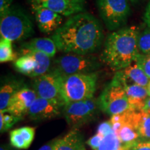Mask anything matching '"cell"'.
I'll return each instance as SVG.
<instances>
[{
    "mask_svg": "<svg viewBox=\"0 0 150 150\" xmlns=\"http://www.w3.org/2000/svg\"><path fill=\"white\" fill-rule=\"evenodd\" d=\"M37 98L34 90L24 86L11 99L6 112L22 118L28 115L30 108Z\"/></svg>",
    "mask_w": 150,
    "mask_h": 150,
    "instance_id": "13",
    "label": "cell"
},
{
    "mask_svg": "<svg viewBox=\"0 0 150 150\" xmlns=\"http://www.w3.org/2000/svg\"><path fill=\"white\" fill-rule=\"evenodd\" d=\"M33 89L38 97L56 101L65 105L61 91V76L52 71L35 78Z\"/></svg>",
    "mask_w": 150,
    "mask_h": 150,
    "instance_id": "10",
    "label": "cell"
},
{
    "mask_svg": "<svg viewBox=\"0 0 150 150\" xmlns=\"http://www.w3.org/2000/svg\"><path fill=\"white\" fill-rule=\"evenodd\" d=\"M22 119V117L11 115L8 112L5 114V112L0 111V132L1 134L8 131Z\"/></svg>",
    "mask_w": 150,
    "mask_h": 150,
    "instance_id": "27",
    "label": "cell"
},
{
    "mask_svg": "<svg viewBox=\"0 0 150 150\" xmlns=\"http://www.w3.org/2000/svg\"><path fill=\"white\" fill-rule=\"evenodd\" d=\"M59 138H54V139L50 140L44 145H42L40 148H39L38 150H54V147H55L56 142L59 140Z\"/></svg>",
    "mask_w": 150,
    "mask_h": 150,
    "instance_id": "32",
    "label": "cell"
},
{
    "mask_svg": "<svg viewBox=\"0 0 150 150\" xmlns=\"http://www.w3.org/2000/svg\"><path fill=\"white\" fill-rule=\"evenodd\" d=\"M85 142L79 129H72L56 142L54 150H86Z\"/></svg>",
    "mask_w": 150,
    "mask_h": 150,
    "instance_id": "19",
    "label": "cell"
},
{
    "mask_svg": "<svg viewBox=\"0 0 150 150\" xmlns=\"http://www.w3.org/2000/svg\"><path fill=\"white\" fill-rule=\"evenodd\" d=\"M147 89L148 95H149V97H150V80H149V83H148V85L147 86Z\"/></svg>",
    "mask_w": 150,
    "mask_h": 150,
    "instance_id": "37",
    "label": "cell"
},
{
    "mask_svg": "<svg viewBox=\"0 0 150 150\" xmlns=\"http://www.w3.org/2000/svg\"><path fill=\"white\" fill-rule=\"evenodd\" d=\"M128 1L96 0L99 16L108 30L117 31L126 24L131 13Z\"/></svg>",
    "mask_w": 150,
    "mask_h": 150,
    "instance_id": "9",
    "label": "cell"
},
{
    "mask_svg": "<svg viewBox=\"0 0 150 150\" xmlns=\"http://www.w3.org/2000/svg\"><path fill=\"white\" fill-rule=\"evenodd\" d=\"M104 38L100 22L87 12L69 18L53 33L52 39L59 51L65 54L88 55L97 51Z\"/></svg>",
    "mask_w": 150,
    "mask_h": 150,
    "instance_id": "1",
    "label": "cell"
},
{
    "mask_svg": "<svg viewBox=\"0 0 150 150\" xmlns=\"http://www.w3.org/2000/svg\"><path fill=\"white\" fill-rule=\"evenodd\" d=\"M116 76L122 82L134 83L147 88L150 79L136 62L129 67L116 72Z\"/></svg>",
    "mask_w": 150,
    "mask_h": 150,
    "instance_id": "17",
    "label": "cell"
},
{
    "mask_svg": "<svg viewBox=\"0 0 150 150\" xmlns=\"http://www.w3.org/2000/svg\"><path fill=\"white\" fill-rule=\"evenodd\" d=\"M13 0H0V14L12 6Z\"/></svg>",
    "mask_w": 150,
    "mask_h": 150,
    "instance_id": "33",
    "label": "cell"
},
{
    "mask_svg": "<svg viewBox=\"0 0 150 150\" xmlns=\"http://www.w3.org/2000/svg\"><path fill=\"white\" fill-rule=\"evenodd\" d=\"M20 55H29L35 60L36 63V68L31 76V77L36 78L48 72H50L52 67L51 65V57L46 55L42 52L33 51V50L22 49L20 52Z\"/></svg>",
    "mask_w": 150,
    "mask_h": 150,
    "instance_id": "21",
    "label": "cell"
},
{
    "mask_svg": "<svg viewBox=\"0 0 150 150\" xmlns=\"http://www.w3.org/2000/svg\"><path fill=\"white\" fill-rule=\"evenodd\" d=\"M138 133L140 140L147 141L150 140V115L142 110L138 125Z\"/></svg>",
    "mask_w": 150,
    "mask_h": 150,
    "instance_id": "25",
    "label": "cell"
},
{
    "mask_svg": "<svg viewBox=\"0 0 150 150\" xmlns=\"http://www.w3.org/2000/svg\"><path fill=\"white\" fill-rule=\"evenodd\" d=\"M139 33V29L132 26L110 33L104 41L101 61L117 72L136 62L140 54L138 48Z\"/></svg>",
    "mask_w": 150,
    "mask_h": 150,
    "instance_id": "2",
    "label": "cell"
},
{
    "mask_svg": "<svg viewBox=\"0 0 150 150\" xmlns=\"http://www.w3.org/2000/svg\"><path fill=\"white\" fill-rule=\"evenodd\" d=\"M112 131L113 130H112L111 124H110V121H105L99 124L98 127H97V133L100 134L103 136H106V135L110 134Z\"/></svg>",
    "mask_w": 150,
    "mask_h": 150,
    "instance_id": "30",
    "label": "cell"
},
{
    "mask_svg": "<svg viewBox=\"0 0 150 150\" xmlns=\"http://www.w3.org/2000/svg\"><path fill=\"white\" fill-rule=\"evenodd\" d=\"M12 146L6 145V144H2L0 147V150H13L12 149Z\"/></svg>",
    "mask_w": 150,
    "mask_h": 150,
    "instance_id": "36",
    "label": "cell"
},
{
    "mask_svg": "<svg viewBox=\"0 0 150 150\" xmlns=\"http://www.w3.org/2000/svg\"><path fill=\"white\" fill-rule=\"evenodd\" d=\"M64 106L56 101L38 97L30 108L28 115L34 121L50 120L61 115Z\"/></svg>",
    "mask_w": 150,
    "mask_h": 150,
    "instance_id": "12",
    "label": "cell"
},
{
    "mask_svg": "<svg viewBox=\"0 0 150 150\" xmlns=\"http://www.w3.org/2000/svg\"><path fill=\"white\" fill-rule=\"evenodd\" d=\"M97 81V72L61 76L62 95L65 104L93 98Z\"/></svg>",
    "mask_w": 150,
    "mask_h": 150,
    "instance_id": "4",
    "label": "cell"
},
{
    "mask_svg": "<svg viewBox=\"0 0 150 150\" xmlns=\"http://www.w3.org/2000/svg\"><path fill=\"white\" fill-rule=\"evenodd\" d=\"M22 49L33 50L45 54L50 57L53 58L57 52V47L52 38H35L24 42Z\"/></svg>",
    "mask_w": 150,
    "mask_h": 150,
    "instance_id": "20",
    "label": "cell"
},
{
    "mask_svg": "<svg viewBox=\"0 0 150 150\" xmlns=\"http://www.w3.org/2000/svg\"><path fill=\"white\" fill-rule=\"evenodd\" d=\"M98 101L101 110L110 117L132 110L122 83L116 75L105 86Z\"/></svg>",
    "mask_w": 150,
    "mask_h": 150,
    "instance_id": "6",
    "label": "cell"
},
{
    "mask_svg": "<svg viewBox=\"0 0 150 150\" xmlns=\"http://www.w3.org/2000/svg\"><path fill=\"white\" fill-rule=\"evenodd\" d=\"M143 20L146 25L148 27H150V0L148 2L147 6H146L145 11L144 13L143 16Z\"/></svg>",
    "mask_w": 150,
    "mask_h": 150,
    "instance_id": "34",
    "label": "cell"
},
{
    "mask_svg": "<svg viewBox=\"0 0 150 150\" xmlns=\"http://www.w3.org/2000/svg\"><path fill=\"white\" fill-rule=\"evenodd\" d=\"M104 138V136H103L102 135L96 133L86 142V144L88 145L93 150H97L102 142Z\"/></svg>",
    "mask_w": 150,
    "mask_h": 150,
    "instance_id": "29",
    "label": "cell"
},
{
    "mask_svg": "<svg viewBox=\"0 0 150 150\" xmlns=\"http://www.w3.org/2000/svg\"><path fill=\"white\" fill-rule=\"evenodd\" d=\"M143 110L150 115V97H148L147 101H146L145 106L144 107Z\"/></svg>",
    "mask_w": 150,
    "mask_h": 150,
    "instance_id": "35",
    "label": "cell"
},
{
    "mask_svg": "<svg viewBox=\"0 0 150 150\" xmlns=\"http://www.w3.org/2000/svg\"><path fill=\"white\" fill-rule=\"evenodd\" d=\"M31 6L38 27L42 33L46 34L54 33L61 26L63 18L61 15L39 6Z\"/></svg>",
    "mask_w": 150,
    "mask_h": 150,
    "instance_id": "14",
    "label": "cell"
},
{
    "mask_svg": "<svg viewBox=\"0 0 150 150\" xmlns=\"http://www.w3.org/2000/svg\"><path fill=\"white\" fill-rule=\"evenodd\" d=\"M136 63L141 67L146 75L150 79V54L146 55L139 54Z\"/></svg>",
    "mask_w": 150,
    "mask_h": 150,
    "instance_id": "28",
    "label": "cell"
},
{
    "mask_svg": "<svg viewBox=\"0 0 150 150\" xmlns=\"http://www.w3.org/2000/svg\"><path fill=\"white\" fill-rule=\"evenodd\" d=\"M140 112L130 110L112 116L109 120L116 136L122 144L129 150L140 141L138 125Z\"/></svg>",
    "mask_w": 150,
    "mask_h": 150,
    "instance_id": "7",
    "label": "cell"
},
{
    "mask_svg": "<svg viewBox=\"0 0 150 150\" xmlns=\"http://www.w3.org/2000/svg\"><path fill=\"white\" fill-rule=\"evenodd\" d=\"M100 67L101 63L96 56L70 53L63 54L54 60L50 71L60 76H65L95 72Z\"/></svg>",
    "mask_w": 150,
    "mask_h": 150,
    "instance_id": "5",
    "label": "cell"
},
{
    "mask_svg": "<svg viewBox=\"0 0 150 150\" xmlns=\"http://www.w3.org/2000/svg\"><path fill=\"white\" fill-rule=\"evenodd\" d=\"M98 98L95 97L65 104L63 113L67 125L72 129H79L93 121L100 111Z\"/></svg>",
    "mask_w": 150,
    "mask_h": 150,
    "instance_id": "8",
    "label": "cell"
},
{
    "mask_svg": "<svg viewBox=\"0 0 150 150\" xmlns=\"http://www.w3.org/2000/svg\"><path fill=\"white\" fill-rule=\"evenodd\" d=\"M26 86L22 80L17 79H7L1 82L0 88V110L6 112L9 103L14 95Z\"/></svg>",
    "mask_w": 150,
    "mask_h": 150,
    "instance_id": "18",
    "label": "cell"
},
{
    "mask_svg": "<svg viewBox=\"0 0 150 150\" xmlns=\"http://www.w3.org/2000/svg\"><path fill=\"white\" fill-rule=\"evenodd\" d=\"M138 48L142 55L150 54V27L145 28L140 31L138 38Z\"/></svg>",
    "mask_w": 150,
    "mask_h": 150,
    "instance_id": "26",
    "label": "cell"
},
{
    "mask_svg": "<svg viewBox=\"0 0 150 150\" xmlns=\"http://www.w3.org/2000/svg\"><path fill=\"white\" fill-rule=\"evenodd\" d=\"M14 66L19 72L31 77L36 68V63L31 56L22 55L15 61Z\"/></svg>",
    "mask_w": 150,
    "mask_h": 150,
    "instance_id": "22",
    "label": "cell"
},
{
    "mask_svg": "<svg viewBox=\"0 0 150 150\" xmlns=\"http://www.w3.org/2000/svg\"><path fill=\"white\" fill-rule=\"evenodd\" d=\"M130 150H150V140H140L131 148Z\"/></svg>",
    "mask_w": 150,
    "mask_h": 150,
    "instance_id": "31",
    "label": "cell"
},
{
    "mask_svg": "<svg viewBox=\"0 0 150 150\" xmlns=\"http://www.w3.org/2000/svg\"><path fill=\"white\" fill-rule=\"evenodd\" d=\"M16 54L13 49L12 42L8 39L1 38L0 40V62L1 63L6 62L16 61Z\"/></svg>",
    "mask_w": 150,
    "mask_h": 150,
    "instance_id": "24",
    "label": "cell"
},
{
    "mask_svg": "<svg viewBox=\"0 0 150 150\" xmlns=\"http://www.w3.org/2000/svg\"><path fill=\"white\" fill-rule=\"evenodd\" d=\"M97 150H129L125 147L112 131L104 136V140Z\"/></svg>",
    "mask_w": 150,
    "mask_h": 150,
    "instance_id": "23",
    "label": "cell"
},
{
    "mask_svg": "<svg viewBox=\"0 0 150 150\" xmlns=\"http://www.w3.org/2000/svg\"><path fill=\"white\" fill-rule=\"evenodd\" d=\"M35 129L31 127H22L9 133L10 145L16 149H27L34 140Z\"/></svg>",
    "mask_w": 150,
    "mask_h": 150,
    "instance_id": "16",
    "label": "cell"
},
{
    "mask_svg": "<svg viewBox=\"0 0 150 150\" xmlns=\"http://www.w3.org/2000/svg\"><path fill=\"white\" fill-rule=\"evenodd\" d=\"M34 33V27L31 17L24 9L12 6L0 14L1 38L11 42L22 41Z\"/></svg>",
    "mask_w": 150,
    "mask_h": 150,
    "instance_id": "3",
    "label": "cell"
},
{
    "mask_svg": "<svg viewBox=\"0 0 150 150\" xmlns=\"http://www.w3.org/2000/svg\"><path fill=\"white\" fill-rule=\"evenodd\" d=\"M122 83L126 92L131 109L137 111L143 110L149 96L147 88L134 83H126L124 82H122Z\"/></svg>",
    "mask_w": 150,
    "mask_h": 150,
    "instance_id": "15",
    "label": "cell"
},
{
    "mask_svg": "<svg viewBox=\"0 0 150 150\" xmlns=\"http://www.w3.org/2000/svg\"><path fill=\"white\" fill-rule=\"evenodd\" d=\"M129 1H130L131 3L134 4H137V3L139 2L140 0H129Z\"/></svg>",
    "mask_w": 150,
    "mask_h": 150,
    "instance_id": "38",
    "label": "cell"
},
{
    "mask_svg": "<svg viewBox=\"0 0 150 150\" xmlns=\"http://www.w3.org/2000/svg\"><path fill=\"white\" fill-rule=\"evenodd\" d=\"M31 6L48 8L62 16L71 17L85 11V0H28Z\"/></svg>",
    "mask_w": 150,
    "mask_h": 150,
    "instance_id": "11",
    "label": "cell"
}]
</instances>
